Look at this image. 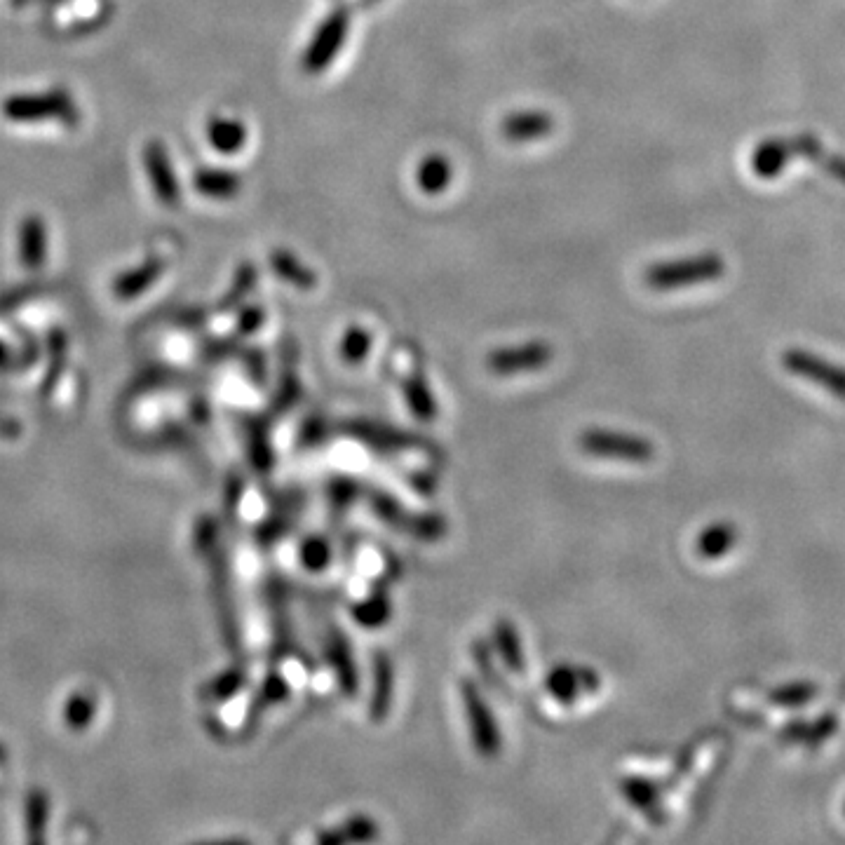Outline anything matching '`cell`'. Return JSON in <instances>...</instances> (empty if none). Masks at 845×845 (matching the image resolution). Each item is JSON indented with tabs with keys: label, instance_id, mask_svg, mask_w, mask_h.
Returning a JSON list of instances; mask_svg holds the SVG:
<instances>
[{
	"label": "cell",
	"instance_id": "obj_18",
	"mask_svg": "<svg viewBox=\"0 0 845 845\" xmlns=\"http://www.w3.org/2000/svg\"><path fill=\"white\" fill-rule=\"evenodd\" d=\"M371 346V338L364 329L360 327H353L348 329L346 338H343V346H341V353L346 357V362L355 364V362H362L364 355H367V350Z\"/></svg>",
	"mask_w": 845,
	"mask_h": 845
},
{
	"label": "cell",
	"instance_id": "obj_10",
	"mask_svg": "<svg viewBox=\"0 0 845 845\" xmlns=\"http://www.w3.org/2000/svg\"><path fill=\"white\" fill-rule=\"evenodd\" d=\"M19 259L29 270H38L47 259V228L40 216H26L19 226Z\"/></svg>",
	"mask_w": 845,
	"mask_h": 845
},
{
	"label": "cell",
	"instance_id": "obj_6",
	"mask_svg": "<svg viewBox=\"0 0 845 845\" xmlns=\"http://www.w3.org/2000/svg\"><path fill=\"white\" fill-rule=\"evenodd\" d=\"M813 146V139H768L756 148L752 167L763 179H773L782 172V167L794 158L796 153L808 155V148Z\"/></svg>",
	"mask_w": 845,
	"mask_h": 845
},
{
	"label": "cell",
	"instance_id": "obj_19",
	"mask_svg": "<svg viewBox=\"0 0 845 845\" xmlns=\"http://www.w3.org/2000/svg\"><path fill=\"white\" fill-rule=\"evenodd\" d=\"M815 686H808V684H799V686H787V688H780V691L773 693V700L780 702V705H803V702H810L815 698Z\"/></svg>",
	"mask_w": 845,
	"mask_h": 845
},
{
	"label": "cell",
	"instance_id": "obj_7",
	"mask_svg": "<svg viewBox=\"0 0 845 845\" xmlns=\"http://www.w3.org/2000/svg\"><path fill=\"white\" fill-rule=\"evenodd\" d=\"M552 348L545 343H526L517 348H503L496 350L489 357V367L496 374H517V371H531L543 367L550 362Z\"/></svg>",
	"mask_w": 845,
	"mask_h": 845
},
{
	"label": "cell",
	"instance_id": "obj_4",
	"mask_svg": "<svg viewBox=\"0 0 845 845\" xmlns=\"http://www.w3.org/2000/svg\"><path fill=\"white\" fill-rule=\"evenodd\" d=\"M583 449L592 456L613 458V461H632L646 463L653 458V446L641 437L630 435H611V432L592 430L580 439Z\"/></svg>",
	"mask_w": 845,
	"mask_h": 845
},
{
	"label": "cell",
	"instance_id": "obj_1",
	"mask_svg": "<svg viewBox=\"0 0 845 845\" xmlns=\"http://www.w3.org/2000/svg\"><path fill=\"white\" fill-rule=\"evenodd\" d=\"M723 270H726V266H723L721 256L700 254L679 261L655 263V266L646 270L644 280L651 289L669 292V289H684L702 285V282H712L723 275Z\"/></svg>",
	"mask_w": 845,
	"mask_h": 845
},
{
	"label": "cell",
	"instance_id": "obj_3",
	"mask_svg": "<svg viewBox=\"0 0 845 845\" xmlns=\"http://www.w3.org/2000/svg\"><path fill=\"white\" fill-rule=\"evenodd\" d=\"M348 10L336 8L329 12L327 19L317 26L313 40L306 47V54H303V69L308 73H320L327 69V66L334 62L336 54L341 52L343 43H346L348 36Z\"/></svg>",
	"mask_w": 845,
	"mask_h": 845
},
{
	"label": "cell",
	"instance_id": "obj_13",
	"mask_svg": "<svg viewBox=\"0 0 845 845\" xmlns=\"http://www.w3.org/2000/svg\"><path fill=\"white\" fill-rule=\"evenodd\" d=\"M418 186L425 195H439L446 191V186L454 179V169L444 155H428L421 165H418Z\"/></svg>",
	"mask_w": 845,
	"mask_h": 845
},
{
	"label": "cell",
	"instance_id": "obj_9",
	"mask_svg": "<svg viewBox=\"0 0 845 845\" xmlns=\"http://www.w3.org/2000/svg\"><path fill=\"white\" fill-rule=\"evenodd\" d=\"M554 130V118L545 111H517L500 123V134L507 141L524 144V141L543 139Z\"/></svg>",
	"mask_w": 845,
	"mask_h": 845
},
{
	"label": "cell",
	"instance_id": "obj_16",
	"mask_svg": "<svg viewBox=\"0 0 845 845\" xmlns=\"http://www.w3.org/2000/svg\"><path fill=\"white\" fill-rule=\"evenodd\" d=\"M465 700H468V707H470V714H472V721H475V730H477V745L484 749V754H493V749H496V742H498V738H496V730H493V723H491V719H489V714L484 712V707H482V702H479V698H477V693L472 691H468V695H465Z\"/></svg>",
	"mask_w": 845,
	"mask_h": 845
},
{
	"label": "cell",
	"instance_id": "obj_20",
	"mask_svg": "<svg viewBox=\"0 0 845 845\" xmlns=\"http://www.w3.org/2000/svg\"><path fill=\"white\" fill-rule=\"evenodd\" d=\"M407 392H409V402H411V407H414V409L418 411V414H421V416H428L430 411H435V404H432L430 395H428V390H425L421 383L409 385Z\"/></svg>",
	"mask_w": 845,
	"mask_h": 845
},
{
	"label": "cell",
	"instance_id": "obj_11",
	"mask_svg": "<svg viewBox=\"0 0 845 845\" xmlns=\"http://www.w3.org/2000/svg\"><path fill=\"white\" fill-rule=\"evenodd\" d=\"M193 184L195 191L212 200H233L242 188L238 174L219 167L198 169L193 177Z\"/></svg>",
	"mask_w": 845,
	"mask_h": 845
},
{
	"label": "cell",
	"instance_id": "obj_14",
	"mask_svg": "<svg viewBox=\"0 0 845 845\" xmlns=\"http://www.w3.org/2000/svg\"><path fill=\"white\" fill-rule=\"evenodd\" d=\"M270 266L277 275L282 277V280H287L289 285L299 287V289H313L315 287V273L310 268L303 266V263L296 259L292 252H287V249H275L273 254H270Z\"/></svg>",
	"mask_w": 845,
	"mask_h": 845
},
{
	"label": "cell",
	"instance_id": "obj_5",
	"mask_svg": "<svg viewBox=\"0 0 845 845\" xmlns=\"http://www.w3.org/2000/svg\"><path fill=\"white\" fill-rule=\"evenodd\" d=\"M144 167H146V177L153 186L155 198L167 207L177 205L179 181H177V174H174L172 160H169V155H167V148L162 146L160 141H151V144H146Z\"/></svg>",
	"mask_w": 845,
	"mask_h": 845
},
{
	"label": "cell",
	"instance_id": "obj_12",
	"mask_svg": "<svg viewBox=\"0 0 845 845\" xmlns=\"http://www.w3.org/2000/svg\"><path fill=\"white\" fill-rule=\"evenodd\" d=\"M207 141L221 155H235L247 144V127L235 118H212L207 125Z\"/></svg>",
	"mask_w": 845,
	"mask_h": 845
},
{
	"label": "cell",
	"instance_id": "obj_15",
	"mask_svg": "<svg viewBox=\"0 0 845 845\" xmlns=\"http://www.w3.org/2000/svg\"><path fill=\"white\" fill-rule=\"evenodd\" d=\"M160 270H162L160 261L148 259V261H144V266H139V268H134V270H127V273L123 277H120L118 285H116V292L120 296H132V294L144 292V289L148 285H151L155 277L160 275Z\"/></svg>",
	"mask_w": 845,
	"mask_h": 845
},
{
	"label": "cell",
	"instance_id": "obj_8",
	"mask_svg": "<svg viewBox=\"0 0 845 845\" xmlns=\"http://www.w3.org/2000/svg\"><path fill=\"white\" fill-rule=\"evenodd\" d=\"M784 364H787V367L792 369L794 374H799L803 378H810V381L820 383V385H824V388H829L831 392H836L838 397H845V371L843 369H836V367H831V364H824L820 360H815V355L799 353V350L784 355Z\"/></svg>",
	"mask_w": 845,
	"mask_h": 845
},
{
	"label": "cell",
	"instance_id": "obj_17",
	"mask_svg": "<svg viewBox=\"0 0 845 845\" xmlns=\"http://www.w3.org/2000/svg\"><path fill=\"white\" fill-rule=\"evenodd\" d=\"M733 540H735V531L726 524H719V526H714V529L702 533L698 550L702 557H721L723 552L730 550Z\"/></svg>",
	"mask_w": 845,
	"mask_h": 845
},
{
	"label": "cell",
	"instance_id": "obj_2",
	"mask_svg": "<svg viewBox=\"0 0 845 845\" xmlns=\"http://www.w3.org/2000/svg\"><path fill=\"white\" fill-rule=\"evenodd\" d=\"M3 116L12 123H45V120L73 123L78 118V108L69 92L52 90L43 94H15L5 99Z\"/></svg>",
	"mask_w": 845,
	"mask_h": 845
}]
</instances>
